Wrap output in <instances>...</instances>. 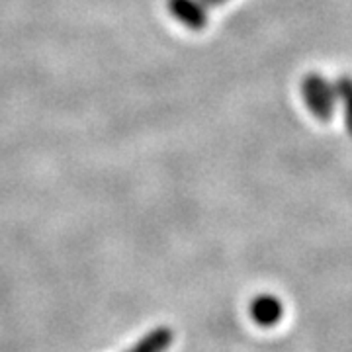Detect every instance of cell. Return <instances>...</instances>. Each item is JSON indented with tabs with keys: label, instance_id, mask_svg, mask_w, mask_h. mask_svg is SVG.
<instances>
[{
	"label": "cell",
	"instance_id": "3957f363",
	"mask_svg": "<svg viewBox=\"0 0 352 352\" xmlns=\"http://www.w3.org/2000/svg\"><path fill=\"white\" fill-rule=\"evenodd\" d=\"M170 10L182 24L192 30H200L208 22L201 0H170Z\"/></svg>",
	"mask_w": 352,
	"mask_h": 352
},
{
	"label": "cell",
	"instance_id": "277c9868",
	"mask_svg": "<svg viewBox=\"0 0 352 352\" xmlns=\"http://www.w3.org/2000/svg\"><path fill=\"white\" fill-rule=\"evenodd\" d=\"M175 340V333L170 327H155L145 333L141 339L131 344L126 352H166Z\"/></svg>",
	"mask_w": 352,
	"mask_h": 352
},
{
	"label": "cell",
	"instance_id": "7a4b0ae2",
	"mask_svg": "<svg viewBox=\"0 0 352 352\" xmlns=\"http://www.w3.org/2000/svg\"><path fill=\"white\" fill-rule=\"evenodd\" d=\"M252 321L261 327H272L284 315V305L272 294H261L251 302L249 307Z\"/></svg>",
	"mask_w": 352,
	"mask_h": 352
},
{
	"label": "cell",
	"instance_id": "5b68a950",
	"mask_svg": "<svg viewBox=\"0 0 352 352\" xmlns=\"http://www.w3.org/2000/svg\"><path fill=\"white\" fill-rule=\"evenodd\" d=\"M333 85H335V92H337V100L342 104V110H344L346 129L352 135V76H339Z\"/></svg>",
	"mask_w": 352,
	"mask_h": 352
},
{
	"label": "cell",
	"instance_id": "6da1fadb",
	"mask_svg": "<svg viewBox=\"0 0 352 352\" xmlns=\"http://www.w3.org/2000/svg\"><path fill=\"white\" fill-rule=\"evenodd\" d=\"M302 98L307 110L314 113L317 120L327 122L337 110V92L335 85L319 73H307L302 78Z\"/></svg>",
	"mask_w": 352,
	"mask_h": 352
},
{
	"label": "cell",
	"instance_id": "8992f818",
	"mask_svg": "<svg viewBox=\"0 0 352 352\" xmlns=\"http://www.w3.org/2000/svg\"><path fill=\"white\" fill-rule=\"evenodd\" d=\"M204 4H208V6H219V4H223L227 0H201Z\"/></svg>",
	"mask_w": 352,
	"mask_h": 352
}]
</instances>
